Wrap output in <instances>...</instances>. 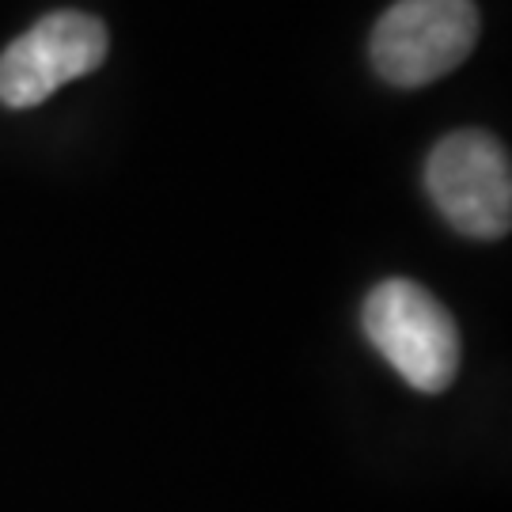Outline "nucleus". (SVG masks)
<instances>
[{
    "mask_svg": "<svg viewBox=\"0 0 512 512\" xmlns=\"http://www.w3.org/2000/svg\"><path fill=\"white\" fill-rule=\"evenodd\" d=\"M368 342L387 357V365L421 395H437L459 372V330L433 293L418 281L391 277L380 281L361 311Z\"/></svg>",
    "mask_w": 512,
    "mask_h": 512,
    "instance_id": "f257e3e1",
    "label": "nucleus"
},
{
    "mask_svg": "<svg viewBox=\"0 0 512 512\" xmlns=\"http://www.w3.org/2000/svg\"><path fill=\"white\" fill-rule=\"evenodd\" d=\"M425 190L463 236L497 239L512 228L509 152L482 129H459L429 152Z\"/></svg>",
    "mask_w": 512,
    "mask_h": 512,
    "instance_id": "f03ea898",
    "label": "nucleus"
},
{
    "mask_svg": "<svg viewBox=\"0 0 512 512\" xmlns=\"http://www.w3.org/2000/svg\"><path fill=\"white\" fill-rule=\"evenodd\" d=\"M475 42V0H399L372 31V65L395 88H421L459 69Z\"/></svg>",
    "mask_w": 512,
    "mask_h": 512,
    "instance_id": "7ed1b4c3",
    "label": "nucleus"
},
{
    "mask_svg": "<svg viewBox=\"0 0 512 512\" xmlns=\"http://www.w3.org/2000/svg\"><path fill=\"white\" fill-rule=\"evenodd\" d=\"M107 61V27L84 12H54L38 19L0 54V103L27 110Z\"/></svg>",
    "mask_w": 512,
    "mask_h": 512,
    "instance_id": "20e7f679",
    "label": "nucleus"
}]
</instances>
